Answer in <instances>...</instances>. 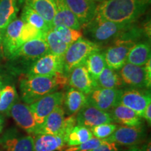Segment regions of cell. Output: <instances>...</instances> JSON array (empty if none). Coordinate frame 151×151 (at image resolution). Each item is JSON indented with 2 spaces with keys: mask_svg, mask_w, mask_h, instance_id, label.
Segmentation results:
<instances>
[{
  "mask_svg": "<svg viewBox=\"0 0 151 151\" xmlns=\"http://www.w3.org/2000/svg\"><path fill=\"white\" fill-rule=\"evenodd\" d=\"M8 113L21 129L29 134H35L38 126L29 105L20 101H16Z\"/></svg>",
  "mask_w": 151,
  "mask_h": 151,
  "instance_id": "14",
  "label": "cell"
},
{
  "mask_svg": "<svg viewBox=\"0 0 151 151\" xmlns=\"http://www.w3.org/2000/svg\"><path fill=\"white\" fill-rule=\"evenodd\" d=\"M44 32L41 31L40 29H37L33 25L27 22H24L22 26L21 32H20V41L22 44L32 39H37L45 37Z\"/></svg>",
  "mask_w": 151,
  "mask_h": 151,
  "instance_id": "34",
  "label": "cell"
},
{
  "mask_svg": "<svg viewBox=\"0 0 151 151\" xmlns=\"http://www.w3.org/2000/svg\"><path fill=\"white\" fill-rule=\"evenodd\" d=\"M102 1V0H94V1H95V2H100V1Z\"/></svg>",
  "mask_w": 151,
  "mask_h": 151,
  "instance_id": "45",
  "label": "cell"
},
{
  "mask_svg": "<svg viewBox=\"0 0 151 151\" xmlns=\"http://www.w3.org/2000/svg\"><path fill=\"white\" fill-rule=\"evenodd\" d=\"M140 1H141L142 3L145 4H146V5H148L150 3L151 0H140Z\"/></svg>",
  "mask_w": 151,
  "mask_h": 151,
  "instance_id": "43",
  "label": "cell"
},
{
  "mask_svg": "<svg viewBox=\"0 0 151 151\" xmlns=\"http://www.w3.org/2000/svg\"><path fill=\"white\" fill-rule=\"evenodd\" d=\"M150 60V45L148 41L136 43L128 52L127 62L137 66H144Z\"/></svg>",
  "mask_w": 151,
  "mask_h": 151,
  "instance_id": "25",
  "label": "cell"
},
{
  "mask_svg": "<svg viewBox=\"0 0 151 151\" xmlns=\"http://www.w3.org/2000/svg\"><path fill=\"white\" fill-rule=\"evenodd\" d=\"M21 20L24 22L32 24L44 33L52 29V26L48 24L42 17L39 16L32 9L25 4L22 9Z\"/></svg>",
  "mask_w": 151,
  "mask_h": 151,
  "instance_id": "29",
  "label": "cell"
},
{
  "mask_svg": "<svg viewBox=\"0 0 151 151\" xmlns=\"http://www.w3.org/2000/svg\"><path fill=\"white\" fill-rule=\"evenodd\" d=\"M113 122L121 124L124 126L136 127L143 124V118H141L127 107L118 104L109 111Z\"/></svg>",
  "mask_w": 151,
  "mask_h": 151,
  "instance_id": "22",
  "label": "cell"
},
{
  "mask_svg": "<svg viewBox=\"0 0 151 151\" xmlns=\"http://www.w3.org/2000/svg\"><path fill=\"white\" fill-rule=\"evenodd\" d=\"M122 91L120 89H106L97 87L87 95V100L100 110L109 112L119 104Z\"/></svg>",
  "mask_w": 151,
  "mask_h": 151,
  "instance_id": "12",
  "label": "cell"
},
{
  "mask_svg": "<svg viewBox=\"0 0 151 151\" xmlns=\"http://www.w3.org/2000/svg\"><path fill=\"white\" fill-rule=\"evenodd\" d=\"M148 5L140 0H102L97 5L95 16L121 24H132L142 16Z\"/></svg>",
  "mask_w": 151,
  "mask_h": 151,
  "instance_id": "1",
  "label": "cell"
},
{
  "mask_svg": "<svg viewBox=\"0 0 151 151\" xmlns=\"http://www.w3.org/2000/svg\"><path fill=\"white\" fill-rule=\"evenodd\" d=\"M133 24V23H132ZM132 24H121L103 20L94 15L91 21L83 26L86 35L96 43L115 39Z\"/></svg>",
  "mask_w": 151,
  "mask_h": 151,
  "instance_id": "3",
  "label": "cell"
},
{
  "mask_svg": "<svg viewBox=\"0 0 151 151\" xmlns=\"http://www.w3.org/2000/svg\"><path fill=\"white\" fill-rule=\"evenodd\" d=\"M52 29L68 46H70L83 36L80 30L71 29L64 25L55 26Z\"/></svg>",
  "mask_w": 151,
  "mask_h": 151,
  "instance_id": "33",
  "label": "cell"
},
{
  "mask_svg": "<svg viewBox=\"0 0 151 151\" xmlns=\"http://www.w3.org/2000/svg\"><path fill=\"white\" fill-rule=\"evenodd\" d=\"M64 1L78 19L81 27L91 21L95 15L97 2L93 0H64Z\"/></svg>",
  "mask_w": 151,
  "mask_h": 151,
  "instance_id": "17",
  "label": "cell"
},
{
  "mask_svg": "<svg viewBox=\"0 0 151 151\" xmlns=\"http://www.w3.org/2000/svg\"><path fill=\"white\" fill-rule=\"evenodd\" d=\"M142 118L144 119L145 120H146V122H148L149 125H150L151 124V104H150L148 106L146 107L145 111H143Z\"/></svg>",
  "mask_w": 151,
  "mask_h": 151,
  "instance_id": "38",
  "label": "cell"
},
{
  "mask_svg": "<svg viewBox=\"0 0 151 151\" xmlns=\"http://www.w3.org/2000/svg\"><path fill=\"white\" fill-rule=\"evenodd\" d=\"M150 60L144 66H137L126 62L119 71L122 84L138 88L149 90L151 84Z\"/></svg>",
  "mask_w": 151,
  "mask_h": 151,
  "instance_id": "5",
  "label": "cell"
},
{
  "mask_svg": "<svg viewBox=\"0 0 151 151\" xmlns=\"http://www.w3.org/2000/svg\"><path fill=\"white\" fill-rule=\"evenodd\" d=\"M1 89H0V97H1Z\"/></svg>",
  "mask_w": 151,
  "mask_h": 151,
  "instance_id": "46",
  "label": "cell"
},
{
  "mask_svg": "<svg viewBox=\"0 0 151 151\" xmlns=\"http://www.w3.org/2000/svg\"><path fill=\"white\" fill-rule=\"evenodd\" d=\"M122 86H123V84L118 73L106 66L96 81V88L98 87L106 89H119Z\"/></svg>",
  "mask_w": 151,
  "mask_h": 151,
  "instance_id": "26",
  "label": "cell"
},
{
  "mask_svg": "<svg viewBox=\"0 0 151 151\" xmlns=\"http://www.w3.org/2000/svg\"><path fill=\"white\" fill-rule=\"evenodd\" d=\"M67 148V139L63 134H39L34 137V151H62Z\"/></svg>",
  "mask_w": 151,
  "mask_h": 151,
  "instance_id": "18",
  "label": "cell"
},
{
  "mask_svg": "<svg viewBox=\"0 0 151 151\" xmlns=\"http://www.w3.org/2000/svg\"><path fill=\"white\" fill-rule=\"evenodd\" d=\"M68 84L65 74L52 76L27 75L20 79V90L24 103L29 105L47 94L58 91Z\"/></svg>",
  "mask_w": 151,
  "mask_h": 151,
  "instance_id": "2",
  "label": "cell"
},
{
  "mask_svg": "<svg viewBox=\"0 0 151 151\" xmlns=\"http://www.w3.org/2000/svg\"><path fill=\"white\" fill-rule=\"evenodd\" d=\"M24 22L21 19L16 18L4 30L1 43L4 52L8 58H15V56L22 46L20 41V32Z\"/></svg>",
  "mask_w": 151,
  "mask_h": 151,
  "instance_id": "13",
  "label": "cell"
},
{
  "mask_svg": "<svg viewBox=\"0 0 151 151\" xmlns=\"http://www.w3.org/2000/svg\"><path fill=\"white\" fill-rule=\"evenodd\" d=\"M0 145L5 151H34V137L11 129L0 139Z\"/></svg>",
  "mask_w": 151,
  "mask_h": 151,
  "instance_id": "15",
  "label": "cell"
},
{
  "mask_svg": "<svg viewBox=\"0 0 151 151\" xmlns=\"http://www.w3.org/2000/svg\"><path fill=\"white\" fill-rule=\"evenodd\" d=\"M4 118L0 116V134L2 132L3 127H4Z\"/></svg>",
  "mask_w": 151,
  "mask_h": 151,
  "instance_id": "40",
  "label": "cell"
},
{
  "mask_svg": "<svg viewBox=\"0 0 151 151\" xmlns=\"http://www.w3.org/2000/svg\"><path fill=\"white\" fill-rule=\"evenodd\" d=\"M84 64L88 69L90 76L96 85V81H97L99 74L106 66L104 53L100 51L92 52L88 56Z\"/></svg>",
  "mask_w": 151,
  "mask_h": 151,
  "instance_id": "28",
  "label": "cell"
},
{
  "mask_svg": "<svg viewBox=\"0 0 151 151\" xmlns=\"http://www.w3.org/2000/svg\"><path fill=\"white\" fill-rule=\"evenodd\" d=\"M49 52L48 47L44 37L37 38L25 42L20 47L15 56L27 60H36Z\"/></svg>",
  "mask_w": 151,
  "mask_h": 151,
  "instance_id": "19",
  "label": "cell"
},
{
  "mask_svg": "<svg viewBox=\"0 0 151 151\" xmlns=\"http://www.w3.org/2000/svg\"><path fill=\"white\" fill-rule=\"evenodd\" d=\"M100 49L99 44L81 37L69 46L64 55V73H69L73 68L83 64L90 54Z\"/></svg>",
  "mask_w": 151,
  "mask_h": 151,
  "instance_id": "4",
  "label": "cell"
},
{
  "mask_svg": "<svg viewBox=\"0 0 151 151\" xmlns=\"http://www.w3.org/2000/svg\"><path fill=\"white\" fill-rule=\"evenodd\" d=\"M111 113L95 107L87 100L83 106L76 114V124L88 128L104 123H113Z\"/></svg>",
  "mask_w": 151,
  "mask_h": 151,
  "instance_id": "11",
  "label": "cell"
},
{
  "mask_svg": "<svg viewBox=\"0 0 151 151\" xmlns=\"http://www.w3.org/2000/svg\"><path fill=\"white\" fill-rule=\"evenodd\" d=\"M92 137L93 135L89 128L76 124L71 130L68 136L67 147L78 146L88 141Z\"/></svg>",
  "mask_w": 151,
  "mask_h": 151,
  "instance_id": "31",
  "label": "cell"
},
{
  "mask_svg": "<svg viewBox=\"0 0 151 151\" xmlns=\"http://www.w3.org/2000/svg\"><path fill=\"white\" fill-rule=\"evenodd\" d=\"M135 43L132 40L115 39L114 43L104 54L106 67L113 70H120L127 62L128 52Z\"/></svg>",
  "mask_w": 151,
  "mask_h": 151,
  "instance_id": "8",
  "label": "cell"
},
{
  "mask_svg": "<svg viewBox=\"0 0 151 151\" xmlns=\"http://www.w3.org/2000/svg\"><path fill=\"white\" fill-rule=\"evenodd\" d=\"M151 104L150 92L148 90L133 89L122 90L119 104L127 107L142 118L143 111Z\"/></svg>",
  "mask_w": 151,
  "mask_h": 151,
  "instance_id": "10",
  "label": "cell"
},
{
  "mask_svg": "<svg viewBox=\"0 0 151 151\" xmlns=\"http://www.w3.org/2000/svg\"><path fill=\"white\" fill-rule=\"evenodd\" d=\"M65 119V112L63 106H60L48 115L43 124L38 128L35 134H62V130Z\"/></svg>",
  "mask_w": 151,
  "mask_h": 151,
  "instance_id": "20",
  "label": "cell"
},
{
  "mask_svg": "<svg viewBox=\"0 0 151 151\" xmlns=\"http://www.w3.org/2000/svg\"><path fill=\"white\" fill-rule=\"evenodd\" d=\"M105 139H100L93 137L86 142L79 144L78 146H69L64 149L62 151H90L94 150L100 145L105 142Z\"/></svg>",
  "mask_w": 151,
  "mask_h": 151,
  "instance_id": "36",
  "label": "cell"
},
{
  "mask_svg": "<svg viewBox=\"0 0 151 151\" xmlns=\"http://www.w3.org/2000/svg\"><path fill=\"white\" fill-rule=\"evenodd\" d=\"M128 151H142V150H141V148L134 146V147H132V148H130Z\"/></svg>",
  "mask_w": 151,
  "mask_h": 151,
  "instance_id": "41",
  "label": "cell"
},
{
  "mask_svg": "<svg viewBox=\"0 0 151 151\" xmlns=\"http://www.w3.org/2000/svg\"><path fill=\"white\" fill-rule=\"evenodd\" d=\"M146 137V128L143 124L136 127L123 125L118 127L116 131L105 140L121 146L134 147L142 142Z\"/></svg>",
  "mask_w": 151,
  "mask_h": 151,
  "instance_id": "9",
  "label": "cell"
},
{
  "mask_svg": "<svg viewBox=\"0 0 151 151\" xmlns=\"http://www.w3.org/2000/svg\"><path fill=\"white\" fill-rule=\"evenodd\" d=\"M68 84L71 88L79 90L86 95H88L96 88L95 83L90 76L84 63L74 67L69 72Z\"/></svg>",
  "mask_w": 151,
  "mask_h": 151,
  "instance_id": "16",
  "label": "cell"
},
{
  "mask_svg": "<svg viewBox=\"0 0 151 151\" xmlns=\"http://www.w3.org/2000/svg\"><path fill=\"white\" fill-rule=\"evenodd\" d=\"M118 128V125L113 123H104L90 128L93 137L100 139H105L112 134Z\"/></svg>",
  "mask_w": 151,
  "mask_h": 151,
  "instance_id": "35",
  "label": "cell"
},
{
  "mask_svg": "<svg viewBox=\"0 0 151 151\" xmlns=\"http://www.w3.org/2000/svg\"><path fill=\"white\" fill-rule=\"evenodd\" d=\"M18 94L16 88L12 86H6L1 90L0 112L8 113L13 104L16 102Z\"/></svg>",
  "mask_w": 151,
  "mask_h": 151,
  "instance_id": "32",
  "label": "cell"
},
{
  "mask_svg": "<svg viewBox=\"0 0 151 151\" xmlns=\"http://www.w3.org/2000/svg\"><path fill=\"white\" fill-rule=\"evenodd\" d=\"M64 73L63 58L50 52L44 55L31 66L28 75L52 76Z\"/></svg>",
  "mask_w": 151,
  "mask_h": 151,
  "instance_id": "7",
  "label": "cell"
},
{
  "mask_svg": "<svg viewBox=\"0 0 151 151\" xmlns=\"http://www.w3.org/2000/svg\"><path fill=\"white\" fill-rule=\"evenodd\" d=\"M87 102V95L79 90L71 88L65 94L62 106L68 116L76 115Z\"/></svg>",
  "mask_w": 151,
  "mask_h": 151,
  "instance_id": "23",
  "label": "cell"
},
{
  "mask_svg": "<svg viewBox=\"0 0 151 151\" xmlns=\"http://www.w3.org/2000/svg\"><path fill=\"white\" fill-rule=\"evenodd\" d=\"M90 151H119V148L118 145L116 143L105 141V142L99 147Z\"/></svg>",
  "mask_w": 151,
  "mask_h": 151,
  "instance_id": "37",
  "label": "cell"
},
{
  "mask_svg": "<svg viewBox=\"0 0 151 151\" xmlns=\"http://www.w3.org/2000/svg\"><path fill=\"white\" fill-rule=\"evenodd\" d=\"M57 11L52 20V27L64 25L77 30L81 29V24L75 15L67 7L64 0H55Z\"/></svg>",
  "mask_w": 151,
  "mask_h": 151,
  "instance_id": "21",
  "label": "cell"
},
{
  "mask_svg": "<svg viewBox=\"0 0 151 151\" xmlns=\"http://www.w3.org/2000/svg\"><path fill=\"white\" fill-rule=\"evenodd\" d=\"M16 0H0V29L6 27L16 19L18 13Z\"/></svg>",
  "mask_w": 151,
  "mask_h": 151,
  "instance_id": "27",
  "label": "cell"
},
{
  "mask_svg": "<svg viewBox=\"0 0 151 151\" xmlns=\"http://www.w3.org/2000/svg\"><path fill=\"white\" fill-rule=\"evenodd\" d=\"M45 40L46 41L50 53L64 58L69 46L51 29L45 34Z\"/></svg>",
  "mask_w": 151,
  "mask_h": 151,
  "instance_id": "30",
  "label": "cell"
},
{
  "mask_svg": "<svg viewBox=\"0 0 151 151\" xmlns=\"http://www.w3.org/2000/svg\"><path fill=\"white\" fill-rule=\"evenodd\" d=\"M151 148V145H150V141L149 140L148 142H147L146 144L143 146V148L142 149H141L142 151H151L150 150Z\"/></svg>",
  "mask_w": 151,
  "mask_h": 151,
  "instance_id": "39",
  "label": "cell"
},
{
  "mask_svg": "<svg viewBox=\"0 0 151 151\" xmlns=\"http://www.w3.org/2000/svg\"><path fill=\"white\" fill-rule=\"evenodd\" d=\"M93 1H94V0H93Z\"/></svg>",
  "mask_w": 151,
  "mask_h": 151,
  "instance_id": "47",
  "label": "cell"
},
{
  "mask_svg": "<svg viewBox=\"0 0 151 151\" xmlns=\"http://www.w3.org/2000/svg\"><path fill=\"white\" fill-rule=\"evenodd\" d=\"M4 87V81H3V78L1 77V76L0 75V89H1Z\"/></svg>",
  "mask_w": 151,
  "mask_h": 151,
  "instance_id": "42",
  "label": "cell"
},
{
  "mask_svg": "<svg viewBox=\"0 0 151 151\" xmlns=\"http://www.w3.org/2000/svg\"><path fill=\"white\" fill-rule=\"evenodd\" d=\"M65 94V92L62 91L52 92L29 105L38 128L43 124L45 119L50 113L58 106H62Z\"/></svg>",
  "mask_w": 151,
  "mask_h": 151,
  "instance_id": "6",
  "label": "cell"
},
{
  "mask_svg": "<svg viewBox=\"0 0 151 151\" xmlns=\"http://www.w3.org/2000/svg\"><path fill=\"white\" fill-rule=\"evenodd\" d=\"M2 31L0 29V50H1V39H2Z\"/></svg>",
  "mask_w": 151,
  "mask_h": 151,
  "instance_id": "44",
  "label": "cell"
},
{
  "mask_svg": "<svg viewBox=\"0 0 151 151\" xmlns=\"http://www.w3.org/2000/svg\"><path fill=\"white\" fill-rule=\"evenodd\" d=\"M24 1L25 5L32 9L52 27V20L57 11L55 0H24Z\"/></svg>",
  "mask_w": 151,
  "mask_h": 151,
  "instance_id": "24",
  "label": "cell"
}]
</instances>
